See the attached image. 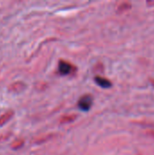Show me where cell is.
<instances>
[{
	"instance_id": "cell-1",
	"label": "cell",
	"mask_w": 154,
	"mask_h": 155,
	"mask_svg": "<svg viewBox=\"0 0 154 155\" xmlns=\"http://www.w3.org/2000/svg\"><path fill=\"white\" fill-rule=\"evenodd\" d=\"M58 71L61 75H68L75 72L76 68L69 62L64 60H60L58 63Z\"/></svg>"
},
{
	"instance_id": "cell-2",
	"label": "cell",
	"mask_w": 154,
	"mask_h": 155,
	"mask_svg": "<svg viewBox=\"0 0 154 155\" xmlns=\"http://www.w3.org/2000/svg\"><path fill=\"white\" fill-rule=\"evenodd\" d=\"M93 102V98L91 94H84L78 100L77 105L80 110L86 112L89 111L90 108L92 107Z\"/></svg>"
},
{
	"instance_id": "cell-3",
	"label": "cell",
	"mask_w": 154,
	"mask_h": 155,
	"mask_svg": "<svg viewBox=\"0 0 154 155\" xmlns=\"http://www.w3.org/2000/svg\"><path fill=\"white\" fill-rule=\"evenodd\" d=\"M25 89V84L22 81H17V82H15L13 84H11L9 86H8V90L12 93H15V94H18V93H21L22 91H24Z\"/></svg>"
},
{
	"instance_id": "cell-4",
	"label": "cell",
	"mask_w": 154,
	"mask_h": 155,
	"mask_svg": "<svg viewBox=\"0 0 154 155\" xmlns=\"http://www.w3.org/2000/svg\"><path fill=\"white\" fill-rule=\"evenodd\" d=\"M94 81H95V83H96L99 86H101V87H103V88H109V87L112 86L111 81L108 80V79L105 78V77H102V76L97 75V76L94 77Z\"/></svg>"
},
{
	"instance_id": "cell-5",
	"label": "cell",
	"mask_w": 154,
	"mask_h": 155,
	"mask_svg": "<svg viewBox=\"0 0 154 155\" xmlns=\"http://www.w3.org/2000/svg\"><path fill=\"white\" fill-rule=\"evenodd\" d=\"M14 115V111L12 110H8L7 112H5V114H3L0 116V126H3L4 124H5Z\"/></svg>"
},
{
	"instance_id": "cell-6",
	"label": "cell",
	"mask_w": 154,
	"mask_h": 155,
	"mask_svg": "<svg viewBox=\"0 0 154 155\" xmlns=\"http://www.w3.org/2000/svg\"><path fill=\"white\" fill-rule=\"evenodd\" d=\"M76 119V115L75 114H67V115H63L62 118L60 119V123L61 124H68L73 122L74 120Z\"/></svg>"
},
{
	"instance_id": "cell-7",
	"label": "cell",
	"mask_w": 154,
	"mask_h": 155,
	"mask_svg": "<svg viewBox=\"0 0 154 155\" xmlns=\"http://www.w3.org/2000/svg\"><path fill=\"white\" fill-rule=\"evenodd\" d=\"M132 7V5L128 2H123L118 5V11L119 12H124Z\"/></svg>"
},
{
	"instance_id": "cell-8",
	"label": "cell",
	"mask_w": 154,
	"mask_h": 155,
	"mask_svg": "<svg viewBox=\"0 0 154 155\" xmlns=\"http://www.w3.org/2000/svg\"><path fill=\"white\" fill-rule=\"evenodd\" d=\"M24 140H22V139H18V140H15L13 143H12V148L14 149V150H18L19 148H21L23 145H24Z\"/></svg>"
},
{
	"instance_id": "cell-9",
	"label": "cell",
	"mask_w": 154,
	"mask_h": 155,
	"mask_svg": "<svg viewBox=\"0 0 154 155\" xmlns=\"http://www.w3.org/2000/svg\"><path fill=\"white\" fill-rule=\"evenodd\" d=\"M53 136H54V134H47V135H45V136H42V137L38 138V139L35 141V143H44V142L50 140Z\"/></svg>"
},
{
	"instance_id": "cell-10",
	"label": "cell",
	"mask_w": 154,
	"mask_h": 155,
	"mask_svg": "<svg viewBox=\"0 0 154 155\" xmlns=\"http://www.w3.org/2000/svg\"><path fill=\"white\" fill-rule=\"evenodd\" d=\"M149 134L154 137V131H150V132H149Z\"/></svg>"
},
{
	"instance_id": "cell-11",
	"label": "cell",
	"mask_w": 154,
	"mask_h": 155,
	"mask_svg": "<svg viewBox=\"0 0 154 155\" xmlns=\"http://www.w3.org/2000/svg\"><path fill=\"white\" fill-rule=\"evenodd\" d=\"M151 83L154 85V79H151Z\"/></svg>"
}]
</instances>
